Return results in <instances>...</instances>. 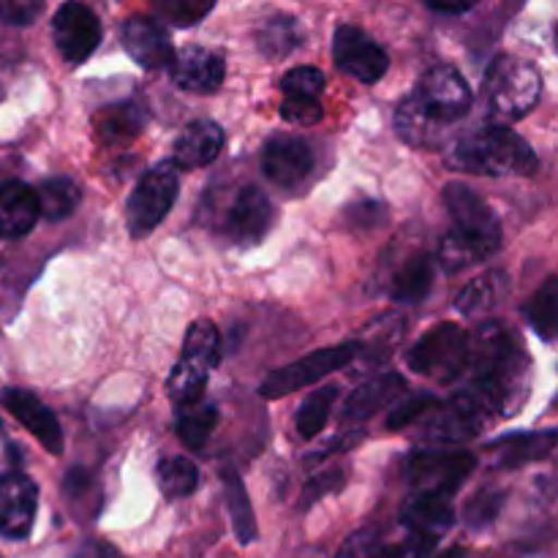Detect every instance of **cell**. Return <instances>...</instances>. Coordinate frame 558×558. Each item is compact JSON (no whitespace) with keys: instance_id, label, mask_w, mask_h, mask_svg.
Listing matches in <instances>:
<instances>
[{"instance_id":"cell-38","label":"cell","mask_w":558,"mask_h":558,"mask_svg":"<svg viewBox=\"0 0 558 558\" xmlns=\"http://www.w3.org/2000/svg\"><path fill=\"white\" fill-rule=\"evenodd\" d=\"M153 9L174 27H194L213 11V0H158Z\"/></svg>"},{"instance_id":"cell-21","label":"cell","mask_w":558,"mask_h":558,"mask_svg":"<svg viewBox=\"0 0 558 558\" xmlns=\"http://www.w3.org/2000/svg\"><path fill=\"white\" fill-rule=\"evenodd\" d=\"M223 129L216 120H194L180 131L172 147V167L180 169H202L218 158L223 150Z\"/></svg>"},{"instance_id":"cell-46","label":"cell","mask_w":558,"mask_h":558,"mask_svg":"<svg viewBox=\"0 0 558 558\" xmlns=\"http://www.w3.org/2000/svg\"><path fill=\"white\" fill-rule=\"evenodd\" d=\"M360 439H363V434H360V430H352V434H347V436H338V439L332 441V445H327V447H322V450L311 452L308 461H305V463H308V466H314V463L325 461V458L336 456V452H347V450H352V447L357 445Z\"/></svg>"},{"instance_id":"cell-42","label":"cell","mask_w":558,"mask_h":558,"mask_svg":"<svg viewBox=\"0 0 558 558\" xmlns=\"http://www.w3.org/2000/svg\"><path fill=\"white\" fill-rule=\"evenodd\" d=\"M343 485H347V472H343V469H330V472H322L319 477L308 480V485H305L303 507L316 505V501L325 499L327 494H336V490H341Z\"/></svg>"},{"instance_id":"cell-5","label":"cell","mask_w":558,"mask_h":558,"mask_svg":"<svg viewBox=\"0 0 558 558\" xmlns=\"http://www.w3.org/2000/svg\"><path fill=\"white\" fill-rule=\"evenodd\" d=\"M469 357V332L452 322H441L434 330L425 332L417 343L407 352L409 371L428 379L456 381L463 376Z\"/></svg>"},{"instance_id":"cell-34","label":"cell","mask_w":558,"mask_h":558,"mask_svg":"<svg viewBox=\"0 0 558 558\" xmlns=\"http://www.w3.org/2000/svg\"><path fill=\"white\" fill-rule=\"evenodd\" d=\"M218 425V409L210 403H194L189 409H180L178 414V436L189 450H202Z\"/></svg>"},{"instance_id":"cell-17","label":"cell","mask_w":558,"mask_h":558,"mask_svg":"<svg viewBox=\"0 0 558 558\" xmlns=\"http://www.w3.org/2000/svg\"><path fill=\"white\" fill-rule=\"evenodd\" d=\"M0 403L5 412L22 425L31 436H36L38 445L49 452V456H60L63 452V430H60L58 417L52 409L44 407L33 392L20 390V387H9L0 392Z\"/></svg>"},{"instance_id":"cell-44","label":"cell","mask_w":558,"mask_h":558,"mask_svg":"<svg viewBox=\"0 0 558 558\" xmlns=\"http://www.w3.org/2000/svg\"><path fill=\"white\" fill-rule=\"evenodd\" d=\"M41 11V0H0V20L9 25H31Z\"/></svg>"},{"instance_id":"cell-4","label":"cell","mask_w":558,"mask_h":558,"mask_svg":"<svg viewBox=\"0 0 558 558\" xmlns=\"http://www.w3.org/2000/svg\"><path fill=\"white\" fill-rule=\"evenodd\" d=\"M441 196H445V207L452 216V223H456L450 229L452 238L477 251L483 262L490 259L501 248V223L488 202L461 180L447 183Z\"/></svg>"},{"instance_id":"cell-27","label":"cell","mask_w":558,"mask_h":558,"mask_svg":"<svg viewBox=\"0 0 558 558\" xmlns=\"http://www.w3.org/2000/svg\"><path fill=\"white\" fill-rule=\"evenodd\" d=\"M254 38L256 49L265 58L281 60L300 47V41H303V27H300L298 16L292 14H270L256 27Z\"/></svg>"},{"instance_id":"cell-48","label":"cell","mask_w":558,"mask_h":558,"mask_svg":"<svg viewBox=\"0 0 558 558\" xmlns=\"http://www.w3.org/2000/svg\"><path fill=\"white\" fill-rule=\"evenodd\" d=\"M474 3H436V0H430L428 9L436 11V14H466V11H472Z\"/></svg>"},{"instance_id":"cell-19","label":"cell","mask_w":558,"mask_h":558,"mask_svg":"<svg viewBox=\"0 0 558 558\" xmlns=\"http://www.w3.org/2000/svg\"><path fill=\"white\" fill-rule=\"evenodd\" d=\"M401 521L407 526L409 537L434 548L450 532L452 521H456L452 499H445V496H412L403 505Z\"/></svg>"},{"instance_id":"cell-13","label":"cell","mask_w":558,"mask_h":558,"mask_svg":"<svg viewBox=\"0 0 558 558\" xmlns=\"http://www.w3.org/2000/svg\"><path fill=\"white\" fill-rule=\"evenodd\" d=\"M425 425H423V436L430 441H463V439H474L477 434H483V428L488 425V414L472 401V398L456 396L450 401H439L428 414H425Z\"/></svg>"},{"instance_id":"cell-24","label":"cell","mask_w":558,"mask_h":558,"mask_svg":"<svg viewBox=\"0 0 558 558\" xmlns=\"http://www.w3.org/2000/svg\"><path fill=\"white\" fill-rule=\"evenodd\" d=\"M147 125V109L140 101H118L109 104V107L98 109L96 120H93V129L101 145L120 147L129 145L131 140L142 134V129Z\"/></svg>"},{"instance_id":"cell-49","label":"cell","mask_w":558,"mask_h":558,"mask_svg":"<svg viewBox=\"0 0 558 558\" xmlns=\"http://www.w3.org/2000/svg\"><path fill=\"white\" fill-rule=\"evenodd\" d=\"M434 558H466V550L463 548H452V550H445V554L434 556Z\"/></svg>"},{"instance_id":"cell-8","label":"cell","mask_w":558,"mask_h":558,"mask_svg":"<svg viewBox=\"0 0 558 558\" xmlns=\"http://www.w3.org/2000/svg\"><path fill=\"white\" fill-rule=\"evenodd\" d=\"M360 352H363V347H360L357 341H347V343H338V347H327V349H319V352L305 354V357L272 371V374L262 381L259 392L265 398L292 396V392L316 385L319 379L330 376L332 371L347 368Z\"/></svg>"},{"instance_id":"cell-10","label":"cell","mask_w":558,"mask_h":558,"mask_svg":"<svg viewBox=\"0 0 558 558\" xmlns=\"http://www.w3.org/2000/svg\"><path fill=\"white\" fill-rule=\"evenodd\" d=\"M52 38L63 60L80 65L101 44V22L85 3H63L52 16Z\"/></svg>"},{"instance_id":"cell-28","label":"cell","mask_w":558,"mask_h":558,"mask_svg":"<svg viewBox=\"0 0 558 558\" xmlns=\"http://www.w3.org/2000/svg\"><path fill=\"white\" fill-rule=\"evenodd\" d=\"M223 483V499H227V512L229 521H232L234 537L240 539V545H251L256 539V518L254 507L248 501V490H245L243 480L234 469H223L221 472Z\"/></svg>"},{"instance_id":"cell-41","label":"cell","mask_w":558,"mask_h":558,"mask_svg":"<svg viewBox=\"0 0 558 558\" xmlns=\"http://www.w3.org/2000/svg\"><path fill=\"white\" fill-rule=\"evenodd\" d=\"M436 403L439 401L430 396H403L401 401L396 403V409H392L390 420H387V428L401 430V428H407V425L417 423V420H423L425 414L436 407Z\"/></svg>"},{"instance_id":"cell-40","label":"cell","mask_w":558,"mask_h":558,"mask_svg":"<svg viewBox=\"0 0 558 558\" xmlns=\"http://www.w3.org/2000/svg\"><path fill=\"white\" fill-rule=\"evenodd\" d=\"M325 87V74L314 65H300L281 76V90L287 98H314L319 101V93Z\"/></svg>"},{"instance_id":"cell-25","label":"cell","mask_w":558,"mask_h":558,"mask_svg":"<svg viewBox=\"0 0 558 558\" xmlns=\"http://www.w3.org/2000/svg\"><path fill=\"white\" fill-rule=\"evenodd\" d=\"M447 125L436 120L428 109L420 104L417 96H409L398 104L396 109V131L407 145L420 147V150H430L445 142Z\"/></svg>"},{"instance_id":"cell-12","label":"cell","mask_w":558,"mask_h":558,"mask_svg":"<svg viewBox=\"0 0 558 558\" xmlns=\"http://www.w3.org/2000/svg\"><path fill=\"white\" fill-rule=\"evenodd\" d=\"M314 150L305 140L292 134H278L267 140L262 150V172L278 189H298L314 172Z\"/></svg>"},{"instance_id":"cell-47","label":"cell","mask_w":558,"mask_h":558,"mask_svg":"<svg viewBox=\"0 0 558 558\" xmlns=\"http://www.w3.org/2000/svg\"><path fill=\"white\" fill-rule=\"evenodd\" d=\"M90 485H93V477L87 474V469H80V466L71 469L63 480V488H65V496H69V499H82Z\"/></svg>"},{"instance_id":"cell-33","label":"cell","mask_w":558,"mask_h":558,"mask_svg":"<svg viewBox=\"0 0 558 558\" xmlns=\"http://www.w3.org/2000/svg\"><path fill=\"white\" fill-rule=\"evenodd\" d=\"M336 398H338L336 385L319 387L316 392L305 396V401L300 403L298 414H294V430H298V436H303V439H316V436L325 430L327 420H330Z\"/></svg>"},{"instance_id":"cell-11","label":"cell","mask_w":558,"mask_h":558,"mask_svg":"<svg viewBox=\"0 0 558 558\" xmlns=\"http://www.w3.org/2000/svg\"><path fill=\"white\" fill-rule=\"evenodd\" d=\"M414 96H417L420 104L445 125L466 118L469 109H472V90H469L461 71H456L452 65H434V69L420 80Z\"/></svg>"},{"instance_id":"cell-29","label":"cell","mask_w":558,"mask_h":558,"mask_svg":"<svg viewBox=\"0 0 558 558\" xmlns=\"http://www.w3.org/2000/svg\"><path fill=\"white\" fill-rule=\"evenodd\" d=\"M180 360L210 374L221 363V332H218V327L207 319L194 322L183 338V357Z\"/></svg>"},{"instance_id":"cell-30","label":"cell","mask_w":558,"mask_h":558,"mask_svg":"<svg viewBox=\"0 0 558 558\" xmlns=\"http://www.w3.org/2000/svg\"><path fill=\"white\" fill-rule=\"evenodd\" d=\"M507 289H510V278H507V272L505 270H488V272H483V276L474 278V281L469 283L461 294H458L456 308L466 316L480 314V311H488V308H494L496 303H501V300H505Z\"/></svg>"},{"instance_id":"cell-37","label":"cell","mask_w":558,"mask_h":558,"mask_svg":"<svg viewBox=\"0 0 558 558\" xmlns=\"http://www.w3.org/2000/svg\"><path fill=\"white\" fill-rule=\"evenodd\" d=\"M338 558H412V554H409V543L387 545L379 543L374 532H360L343 545Z\"/></svg>"},{"instance_id":"cell-2","label":"cell","mask_w":558,"mask_h":558,"mask_svg":"<svg viewBox=\"0 0 558 558\" xmlns=\"http://www.w3.org/2000/svg\"><path fill=\"white\" fill-rule=\"evenodd\" d=\"M447 163L458 172L488 174V178H532L539 169L537 153L521 134L507 125H483L452 145Z\"/></svg>"},{"instance_id":"cell-16","label":"cell","mask_w":558,"mask_h":558,"mask_svg":"<svg viewBox=\"0 0 558 558\" xmlns=\"http://www.w3.org/2000/svg\"><path fill=\"white\" fill-rule=\"evenodd\" d=\"M120 41L136 65L147 71L169 69L174 60L172 38L153 16H131L120 25Z\"/></svg>"},{"instance_id":"cell-39","label":"cell","mask_w":558,"mask_h":558,"mask_svg":"<svg viewBox=\"0 0 558 558\" xmlns=\"http://www.w3.org/2000/svg\"><path fill=\"white\" fill-rule=\"evenodd\" d=\"M501 507H505V490L485 488V490H480L472 501H469L466 510H463V521H466L469 529L480 532V529L490 526V523L499 518Z\"/></svg>"},{"instance_id":"cell-7","label":"cell","mask_w":558,"mask_h":558,"mask_svg":"<svg viewBox=\"0 0 558 558\" xmlns=\"http://www.w3.org/2000/svg\"><path fill=\"white\" fill-rule=\"evenodd\" d=\"M180 194V174L172 163H158L140 178L125 202V221L134 238L153 232L167 218Z\"/></svg>"},{"instance_id":"cell-6","label":"cell","mask_w":558,"mask_h":558,"mask_svg":"<svg viewBox=\"0 0 558 558\" xmlns=\"http://www.w3.org/2000/svg\"><path fill=\"white\" fill-rule=\"evenodd\" d=\"M477 458L463 450H420L409 456L407 480L414 496H445L452 499L472 477Z\"/></svg>"},{"instance_id":"cell-22","label":"cell","mask_w":558,"mask_h":558,"mask_svg":"<svg viewBox=\"0 0 558 558\" xmlns=\"http://www.w3.org/2000/svg\"><path fill=\"white\" fill-rule=\"evenodd\" d=\"M407 396V379L401 374H379L360 385L343 403V420L347 423H363L376 417L381 409L392 407Z\"/></svg>"},{"instance_id":"cell-36","label":"cell","mask_w":558,"mask_h":558,"mask_svg":"<svg viewBox=\"0 0 558 558\" xmlns=\"http://www.w3.org/2000/svg\"><path fill=\"white\" fill-rule=\"evenodd\" d=\"M207 371L194 368V365L183 363L178 360L174 371L169 374L167 379V392L172 398V403L178 409H189L194 403H202V396H205V387H207Z\"/></svg>"},{"instance_id":"cell-43","label":"cell","mask_w":558,"mask_h":558,"mask_svg":"<svg viewBox=\"0 0 558 558\" xmlns=\"http://www.w3.org/2000/svg\"><path fill=\"white\" fill-rule=\"evenodd\" d=\"M281 118L294 125H314L322 120V104L314 98H283Z\"/></svg>"},{"instance_id":"cell-15","label":"cell","mask_w":558,"mask_h":558,"mask_svg":"<svg viewBox=\"0 0 558 558\" xmlns=\"http://www.w3.org/2000/svg\"><path fill=\"white\" fill-rule=\"evenodd\" d=\"M272 218H276V210H272L270 196L259 185L248 183L234 194L232 205H229L227 232L234 243L248 248L267 238V232L272 229Z\"/></svg>"},{"instance_id":"cell-23","label":"cell","mask_w":558,"mask_h":558,"mask_svg":"<svg viewBox=\"0 0 558 558\" xmlns=\"http://www.w3.org/2000/svg\"><path fill=\"white\" fill-rule=\"evenodd\" d=\"M36 189L22 180H5L0 183V238L16 240L25 238L38 221Z\"/></svg>"},{"instance_id":"cell-45","label":"cell","mask_w":558,"mask_h":558,"mask_svg":"<svg viewBox=\"0 0 558 558\" xmlns=\"http://www.w3.org/2000/svg\"><path fill=\"white\" fill-rule=\"evenodd\" d=\"M376 207H379V202H371V199L357 202V205L349 207L347 210V221H352L354 227H360V229L379 227V223L385 221V213H376V216H371V210H376Z\"/></svg>"},{"instance_id":"cell-35","label":"cell","mask_w":558,"mask_h":558,"mask_svg":"<svg viewBox=\"0 0 558 558\" xmlns=\"http://www.w3.org/2000/svg\"><path fill=\"white\" fill-rule=\"evenodd\" d=\"M526 319L543 341H554L558 325V281L548 278L526 305Z\"/></svg>"},{"instance_id":"cell-31","label":"cell","mask_w":558,"mask_h":558,"mask_svg":"<svg viewBox=\"0 0 558 558\" xmlns=\"http://www.w3.org/2000/svg\"><path fill=\"white\" fill-rule=\"evenodd\" d=\"M38 216L47 221H65L80 205V185L71 178H49L36 189Z\"/></svg>"},{"instance_id":"cell-9","label":"cell","mask_w":558,"mask_h":558,"mask_svg":"<svg viewBox=\"0 0 558 558\" xmlns=\"http://www.w3.org/2000/svg\"><path fill=\"white\" fill-rule=\"evenodd\" d=\"M332 60L336 69L363 85H374L390 69V54L357 25H338L332 33Z\"/></svg>"},{"instance_id":"cell-3","label":"cell","mask_w":558,"mask_h":558,"mask_svg":"<svg viewBox=\"0 0 558 558\" xmlns=\"http://www.w3.org/2000/svg\"><path fill=\"white\" fill-rule=\"evenodd\" d=\"M539 96H543V76L532 60L499 54L485 71V98L501 118H526L537 107Z\"/></svg>"},{"instance_id":"cell-32","label":"cell","mask_w":558,"mask_h":558,"mask_svg":"<svg viewBox=\"0 0 558 558\" xmlns=\"http://www.w3.org/2000/svg\"><path fill=\"white\" fill-rule=\"evenodd\" d=\"M156 483L158 490H161L169 501L185 499V496L194 494L196 485H199V469H196V463L185 456L163 458L156 466Z\"/></svg>"},{"instance_id":"cell-18","label":"cell","mask_w":558,"mask_h":558,"mask_svg":"<svg viewBox=\"0 0 558 558\" xmlns=\"http://www.w3.org/2000/svg\"><path fill=\"white\" fill-rule=\"evenodd\" d=\"M169 71H172V82L180 90L207 96V93H216L221 87L227 65H223L221 54L210 52V49L185 47L174 54Z\"/></svg>"},{"instance_id":"cell-14","label":"cell","mask_w":558,"mask_h":558,"mask_svg":"<svg viewBox=\"0 0 558 558\" xmlns=\"http://www.w3.org/2000/svg\"><path fill=\"white\" fill-rule=\"evenodd\" d=\"M38 510V488L27 474H0V537L25 539Z\"/></svg>"},{"instance_id":"cell-26","label":"cell","mask_w":558,"mask_h":558,"mask_svg":"<svg viewBox=\"0 0 558 558\" xmlns=\"http://www.w3.org/2000/svg\"><path fill=\"white\" fill-rule=\"evenodd\" d=\"M556 450V430H543V434H521L507 436V439L488 445L494 456L496 469H521L526 463L545 461Z\"/></svg>"},{"instance_id":"cell-1","label":"cell","mask_w":558,"mask_h":558,"mask_svg":"<svg viewBox=\"0 0 558 558\" xmlns=\"http://www.w3.org/2000/svg\"><path fill=\"white\" fill-rule=\"evenodd\" d=\"M532 385V363L521 341L501 322H485L469 336L461 396L472 398L488 417L521 412Z\"/></svg>"},{"instance_id":"cell-20","label":"cell","mask_w":558,"mask_h":558,"mask_svg":"<svg viewBox=\"0 0 558 558\" xmlns=\"http://www.w3.org/2000/svg\"><path fill=\"white\" fill-rule=\"evenodd\" d=\"M434 256L428 251H409L398 259V265L390 267V276H387V292L398 303L414 305L420 300H425L434 287Z\"/></svg>"}]
</instances>
